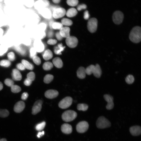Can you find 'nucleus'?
<instances>
[{"instance_id":"1","label":"nucleus","mask_w":141,"mask_h":141,"mask_svg":"<svg viewBox=\"0 0 141 141\" xmlns=\"http://www.w3.org/2000/svg\"><path fill=\"white\" fill-rule=\"evenodd\" d=\"M129 38L132 42L138 43L141 39V28L140 27L136 26L132 29L130 34Z\"/></svg>"},{"instance_id":"2","label":"nucleus","mask_w":141,"mask_h":141,"mask_svg":"<svg viewBox=\"0 0 141 141\" xmlns=\"http://www.w3.org/2000/svg\"><path fill=\"white\" fill-rule=\"evenodd\" d=\"M77 113L74 111L71 110H67L62 114V120L66 122L71 121L74 120L77 117Z\"/></svg>"},{"instance_id":"3","label":"nucleus","mask_w":141,"mask_h":141,"mask_svg":"<svg viewBox=\"0 0 141 141\" xmlns=\"http://www.w3.org/2000/svg\"><path fill=\"white\" fill-rule=\"evenodd\" d=\"M96 125L99 128L103 129L110 127L111 125L110 122L103 116H101L97 119Z\"/></svg>"},{"instance_id":"4","label":"nucleus","mask_w":141,"mask_h":141,"mask_svg":"<svg viewBox=\"0 0 141 141\" xmlns=\"http://www.w3.org/2000/svg\"><path fill=\"white\" fill-rule=\"evenodd\" d=\"M98 25V21L95 18H92L89 19L87 24L88 30L91 33L95 32L97 30Z\"/></svg>"},{"instance_id":"5","label":"nucleus","mask_w":141,"mask_h":141,"mask_svg":"<svg viewBox=\"0 0 141 141\" xmlns=\"http://www.w3.org/2000/svg\"><path fill=\"white\" fill-rule=\"evenodd\" d=\"M124 15L123 13L120 11H116L113 13L112 19L114 23L116 24L121 23L124 19Z\"/></svg>"},{"instance_id":"6","label":"nucleus","mask_w":141,"mask_h":141,"mask_svg":"<svg viewBox=\"0 0 141 141\" xmlns=\"http://www.w3.org/2000/svg\"><path fill=\"white\" fill-rule=\"evenodd\" d=\"M73 99L70 97H67L62 99L59 102L58 106L62 109L68 108L72 104Z\"/></svg>"},{"instance_id":"7","label":"nucleus","mask_w":141,"mask_h":141,"mask_svg":"<svg viewBox=\"0 0 141 141\" xmlns=\"http://www.w3.org/2000/svg\"><path fill=\"white\" fill-rule=\"evenodd\" d=\"M89 125L88 122L85 121L79 122L76 126L77 131L79 133H83L86 132L88 129Z\"/></svg>"},{"instance_id":"8","label":"nucleus","mask_w":141,"mask_h":141,"mask_svg":"<svg viewBox=\"0 0 141 141\" xmlns=\"http://www.w3.org/2000/svg\"><path fill=\"white\" fill-rule=\"evenodd\" d=\"M66 42L67 45L70 48H74L77 45V39L74 36H70L66 38Z\"/></svg>"},{"instance_id":"9","label":"nucleus","mask_w":141,"mask_h":141,"mask_svg":"<svg viewBox=\"0 0 141 141\" xmlns=\"http://www.w3.org/2000/svg\"><path fill=\"white\" fill-rule=\"evenodd\" d=\"M66 14V10L63 8L60 7L54 9L53 13V16L55 19H58L63 17Z\"/></svg>"},{"instance_id":"10","label":"nucleus","mask_w":141,"mask_h":141,"mask_svg":"<svg viewBox=\"0 0 141 141\" xmlns=\"http://www.w3.org/2000/svg\"><path fill=\"white\" fill-rule=\"evenodd\" d=\"M103 97L105 100L107 102L106 106V109L108 110L112 109L114 107L113 97L109 94L104 95Z\"/></svg>"},{"instance_id":"11","label":"nucleus","mask_w":141,"mask_h":141,"mask_svg":"<svg viewBox=\"0 0 141 141\" xmlns=\"http://www.w3.org/2000/svg\"><path fill=\"white\" fill-rule=\"evenodd\" d=\"M43 104L42 101L40 100L36 101L34 103L32 109V114L36 115L41 110Z\"/></svg>"},{"instance_id":"12","label":"nucleus","mask_w":141,"mask_h":141,"mask_svg":"<svg viewBox=\"0 0 141 141\" xmlns=\"http://www.w3.org/2000/svg\"><path fill=\"white\" fill-rule=\"evenodd\" d=\"M25 107V104L24 102L20 101L16 103L15 104L14 110L17 113H20L24 109Z\"/></svg>"},{"instance_id":"13","label":"nucleus","mask_w":141,"mask_h":141,"mask_svg":"<svg viewBox=\"0 0 141 141\" xmlns=\"http://www.w3.org/2000/svg\"><path fill=\"white\" fill-rule=\"evenodd\" d=\"M58 95L57 91L54 90H49L46 91L45 93V97L49 99H52L57 97Z\"/></svg>"},{"instance_id":"14","label":"nucleus","mask_w":141,"mask_h":141,"mask_svg":"<svg viewBox=\"0 0 141 141\" xmlns=\"http://www.w3.org/2000/svg\"><path fill=\"white\" fill-rule=\"evenodd\" d=\"M131 134L133 136H138L141 133V128L139 126H134L131 127L130 128Z\"/></svg>"},{"instance_id":"15","label":"nucleus","mask_w":141,"mask_h":141,"mask_svg":"<svg viewBox=\"0 0 141 141\" xmlns=\"http://www.w3.org/2000/svg\"><path fill=\"white\" fill-rule=\"evenodd\" d=\"M34 48L37 52H41L44 49V45L42 42L39 40H37L34 43Z\"/></svg>"},{"instance_id":"16","label":"nucleus","mask_w":141,"mask_h":141,"mask_svg":"<svg viewBox=\"0 0 141 141\" xmlns=\"http://www.w3.org/2000/svg\"><path fill=\"white\" fill-rule=\"evenodd\" d=\"M62 131L66 134L70 133L72 131V127L71 125L67 124H64L62 125L61 127Z\"/></svg>"},{"instance_id":"17","label":"nucleus","mask_w":141,"mask_h":141,"mask_svg":"<svg viewBox=\"0 0 141 141\" xmlns=\"http://www.w3.org/2000/svg\"><path fill=\"white\" fill-rule=\"evenodd\" d=\"M70 29L68 27H62L60 30L59 33L62 37L67 38L70 36Z\"/></svg>"},{"instance_id":"18","label":"nucleus","mask_w":141,"mask_h":141,"mask_svg":"<svg viewBox=\"0 0 141 141\" xmlns=\"http://www.w3.org/2000/svg\"><path fill=\"white\" fill-rule=\"evenodd\" d=\"M12 76L13 79L15 81H19L21 80L22 75L18 69H14L13 70Z\"/></svg>"},{"instance_id":"19","label":"nucleus","mask_w":141,"mask_h":141,"mask_svg":"<svg viewBox=\"0 0 141 141\" xmlns=\"http://www.w3.org/2000/svg\"><path fill=\"white\" fill-rule=\"evenodd\" d=\"M77 76L80 79L84 78L86 74L85 69L83 67H79L77 70Z\"/></svg>"},{"instance_id":"20","label":"nucleus","mask_w":141,"mask_h":141,"mask_svg":"<svg viewBox=\"0 0 141 141\" xmlns=\"http://www.w3.org/2000/svg\"><path fill=\"white\" fill-rule=\"evenodd\" d=\"M53 64L57 68H60L63 66V63L61 59L59 57L55 58L52 60Z\"/></svg>"},{"instance_id":"21","label":"nucleus","mask_w":141,"mask_h":141,"mask_svg":"<svg viewBox=\"0 0 141 141\" xmlns=\"http://www.w3.org/2000/svg\"><path fill=\"white\" fill-rule=\"evenodd\" d=\"M35 8L38 10H40L46 7L44 2L42 0H38L34 4Z\"/></svg>"},{"instance_id":"22","label":"nucleus","mask_w":141,"mask_h":141,"mask_svg":"<svg viewBox=\"0 0 141 141\" xmlns=\"http://www.w3.org/2000/svg\"><path fill=\"white\" fill-rule=\"evenodd\" d=\"M94 75L97 78H99L102 74V70L99 65L98 64L95 66L94 72L93 73Z\"/></svg>"},{"instance_id":"23","label":"nucleus","mask_w":141,"mask_h":141,"mask_svg":"<svg viewBox=\"0 0 141 141\" xmlns=\"http://www.w3.org/2000/svg\"><path fill=\"white\" fill-rule=\"evenodd\" d=\"M53 54L52 51L49 49L46 50L43 54V59L45 60H48L52 58Z\"/></svg>"},{"instance_id":"24","label":"nucleus","mask_w":141,"mask_h":141,"mask_svg":"<svg viewBox=\"0 0 141 141\" xmlns=\"http://www.w3.org/2000/svg\"><path fill=\"white\" fill-rule=\"evenodd\" d=\"M65 48V46H63L62 43L59 44L55 47L54 53L57 55H61V52L64 50Z\"/></svg>"},{"instance_id":"25","label":"nucleus","mask_w":141,"mask_h":141,"mask_svg":"<svg viewBox=\"0 0 141 141\" xmlns=\"http://www.w3.org/2000/svg\"><path fill=\"white\" fill-rule=\"evenodd\" d=\"M77 10L74 8H71L68 10L66 13V16L69 17H72L75 16L77 13Z\"/></svg>"},{"instance_id":"26","label":"nucleus","mask_w":141,"mask_h":141,"mask_svg":"<svg viewBox=\"0 0 141 141\" xmlns=\"http://www.w3.org/2000/svg\"><path fill=\"white\" fill-rule=\"evenodd\" d=\"M22 63L24 65L25 68L27 69L32 70L34 68L33 64L25 60H23L21 61Z\"/></svg>"},{"instance_id":"27","label":"nucleus","mask_w":141,"mask_h":141,"mask_svg":"<svg viewBox=\"0 0 141 141\" xmlns=\"http://www.w3.org/2000/svg\"><path fill=\"white\" fill-rule=\"evenodd\" d=\"M53 67V64L51 62L49 61L44 63L43 66L44 69L46 70H50Z\"/></svg>"},{"instance_id":"28","label":"nucleus","mask_w":141,"mask_h":141,"mask_svg":"<svg viewBox=\"0 0 141 141\" xmlns=\"http://www.w3.org/2000/svg\"><path fill=\"white\" fill-rule=\"evenodd\" d=\"M95 67V66L93 65H91L87 67L85 69L86 74L90 75L93 73Z\"/></svg>"},{"instance_id":"29","label":"nucleus","mask_w":141,"mask_h":141,"mask_svg":"<svg viewBox=\"0 0 141 141\" xmlns=\"http://www.w3.org/2000/svg\"><path fill=\"white\" fill-rule=\"evenodd\" d=\"M54 78L53 76L50 74H48L45 75L44 78V83L48 84L51 82Z\"/></svg>"},{"instance_id":"30","label":"nucleus","mask_w":141,"mask_h":141,"mask_svg":"<svg viewBox=\"0 0 141 141\" xmlns=\"http://www.w3.org/2000/svg\"><path fill=\"white\" fill-rule=\"evenodd\" d=\"M61 24L62 25L66 26H70L72 24V21L70 19L66 18H63L61 21Z\"/></svg>"},{"instance_id":"31","label":"nucleus","mask_w":141,"mask_h":141,"mask_svg":"<svg viewBox=\"0 0 141 141\" xmlns=\"http://www.w3.org/2000/svg\"><path fill=\"white\" fill-rule=\"evenodd\" d=\"M88 108V106L85 104H79L77 106V109L79 110L85 111Z\"/></svg>"},{"instance_id":"32","label":"nucleus","mask_w":141,"mask_h":141,"mask_svg":"<svg viewBox=\"0 0 141 141\" xmlns=\"http://www.w3.org/2000/svg\"><path fill=\"white\" fill-rule=\"evenodd\" d=\"M9 114V111L7 109H0V117L5 118L7 117Z\"/></svg>"},{"instance_id":"33","label":"nucleus","mask_w":141,"mask_h":141,"mask_svg":"<svg viewBox=\"0 0 141 141\" xmlns=\"http://www.w3.org/2000/svg\"><path fill=\"white\" fill-rule=\"evenodd\" d=\"M11 64V62L8 60H3L0 62V65L5 67H8Z\"/></svg>"},{"instance_id":"34","label":"nucleus","mask_w":141,"mask_h":141,"mask_svg":"<svg viewBox=\"0 0 141 141\" xmlns=\"http://www.w3.org/2000/svg\"><path fill=\"white\" fill-rule=\"evenodd\" d=\"M134 79L133 76L132 75H128L125 79L126 83L128 84H132L134 82Z\"/></svg>"},{"instance_id":"35","label":"nucleus","mask_w":141,"mask_h":141,"mask_svg":"<svg viewBox=\"0 0 141 141\" xmlns=\"http://www.w3.org/2000/svg\"><path fill=\"white\" fill-rule=\"evenodd\" d=\"M52 28L55 30H60L63 27V25L61 23L59 22H54L52 25Z\"/></svg>"},{"instance_id":"36","label":"nucleus","mask_w":141,"mask_h":141,"mask_svg":"<svg viewBox=\"0 0 141 141\" xmlns=\"http://www.w3.org/2000/svg\"><path fill=\"white\" fill-rule=\"evenodd\" d=\"M21 90V88L16 85H13L11 87V91L13 93H16L20 92Z\"/></svg>"},{"instance_id":"37","label":"nucleus","mask_w":141,"mask_h":141,"mask_svg":"<svg viewBox=\"0 0 141 141\" xmlns=\"http://www.w3.org/2000/svg\"><path fill=\"white\" fill-rule=\"evenodd\" d=\"M45 125V122L43 121L37 125L36 127V129L38 131H40L43 130Z\"/></svg>"},{"instance_id":"38","label":"nucleus","mask_w":141,"mask_h":141,"mask_svg":"<svg viewBox=\"0 0 141 141\" xmlns=\"http://www.w3.org/2000/svg\"><path fill=\"white\" fill-rule=\"evenodd\" d=\"M66 2L69 6L74 7L78 4L79 2L78 0H67Z\"/></svg>"},{"instance_id":"39","label":"nucleus","mask_w":141,"mask_h":141,"mask_svg":"<svg viewBox=\"0 0 141 141\" xmlns=\"http://www.w3.org/2000/svg\"><path fill=\"white\" fill-rule=\"evenodd\" d=\"M24 4L27 7H31L34 4V0H24Z\"/></svg>"},{"instance_id":"40","label":"nucleus","mask_w":141,"mask_h":141,"mask_svg":"<svg viewBox=\"0 0 141 141\" xmlns=\"http://www.w3.org/2000/svg\"><path fill=\"white\" fill-rule=\"evenodd\" d=\"M35 78V74L33 72H30L27 75V78L32 81L34 80Z\"/></svg>"},{"instance_id":"41","label":"nucleus","mask_w":141,"mask_h":141,"mask_svg":"<svg viewBox=\"0 0 141 141\" xmlns=\"http://www.w3.org/2000/svg\"><path fill=\"white\" fill-rule=\"evenodd\" d=\"M8 48L5 46L0 45V56L3 55L8 50Z\"/></svg>"},{"instance_id":"42","label":"nucleus","mask_w":141,"mask_h":141,"mask_svg":"<svg viewBox=\"0 0 141 141\" xmlns=\"http://www.w3.org/2000/svg\"><path fill=\"white\" fill-rule=\"evenodd\" d=\"M7 57L9 60L13 61L15 58L14 53L13 52H10L8 53L7 54Z\"/></svg>"},{"instance_id":"43","label":"nucleus","mask_w":141,"mask_h":141,"mask_svg":"<svg viewBox=\"0 0 141 141\" xmlns=\"http://www.w3.org/2000/svg\"><path fill=\"white\" fill-rule=\"evenodd\" d=\"M4 83L7 86L11 87L14 85V82L13 80L9 79H7L4 81Z\"/></svg>"},{"instance_id":"44","label":"nucleus","mask_w":141,"mask_h":141,"mask_svg":"<svg viewBox=\"0 0 141 141\" xmlns=\"http://www.w3.org/2000/svg\"><path fill=\"white\" fill-rule=\"evenodd\" d=\"M33 62L37 65H39L41 63V61L40 58L38 56H35L33 58Z\"/></svg>"},{"instance_id":"45","label":"nucleus","mask_w":141,"mask_h":141,"mask_svg":"<svg viewBox=\"0 0 141 141\" xmlns=\"http://www.w3.org/2000/svg\"><path fill=\"white\" fill-rule=\"evenodd\" d=\"M30 57L32 58L36 56L37 51L34 48H32L30 49Z\"/></svg>"},{"instance_id":"46","label":"nucleus","mask_w":141,"mask_h":141,"mask_svg":"<svg viewBox=\"0 0 141 141\" xmlns=\"http://www.w3.org/2000/svg\"><path fill=\"white\" fill-rule=\"evenodd\" d=\"M86 5L85 4H82L79 5L77 7V9L78 11H80L83 9H86Z\"/></svg>"},{"instance_id":"47","label":"nucleus","mask_w":141,"mask_h":141,"mask_svg":"<svg viewBox=\"0 0 141 141\" xmlns=\"http://www.w3.org/2000/svg\"><path fill=\"white\" fill-rule=\"evenodd\" d=\"M17 68L19 70H25V68L22 63H19L16 66Z\"/></svg>"},{"instance_id":"48","label":"nucleus","mask_w":141,"mask_h":141,"mask_svg":"<svg viewBox=\"0 0 141 141\" xmlns=\"http://www.w3.org/2000/svg\"><path fill=\"white\" fill-rule=\"evenodd\" d=\"M57 43V40L56 39H50L47 41L48 44L51 45H54L56 44Z\"/></svg>"},{"instance_id":"49","label":"nucleus","mask_w":141,"mask_h":141,"mask_svg":"<svg viewBox=\"0 0 141 141\" xmlns=\"http://www.w3.org/2000/svg\"><path fill=\"white\" fill-rule=\"evenodd\" d=\"M90 17L88 11L86 10L84 13V18L85 20H87L89 19Z\"/></svg>"},{"instance_id":"50","label":"nucleus","mask_w":141,"mask_h":141,"mask_svg":"<svg viewBox=\"0 0 141 141\" xmlns=\"http://www.w3.org/2000/svg\"><path fill=\"white\" fill-rule=\"evenodd\" d=\"M32 81L27 78L25 80L24 83V84L26 86H29L32 84Z\"/></svg>"},{"instance_id":"51","label":"nucleus","mask_w":141,"mask_h":141,"mask_svg":"<svg viewBox=\"0 0 141 141\" xmlns=\"http://www.w3.org/2000/svg\"><path fill=\"white\" fill-rule=\"evenodd\" d=\"M28 95L27 92L23 93L21 95V98L23 100H25L27 98Z\"/></svg>"},{"instance_id":"52","label":"nucleus","mask_w":141,"mask_h":141,"mask_svg":"<svg viewBox=\"0 0 141 141\" xmlns=\"http://www.w3.org/2000/svg\"><path fill=\"white\" fill-rule=\"evenodd\" d=\"M55 35L56 37L58 40L60 41L62 39L63 37L60 34L59 32L56 33Z\"/></svg>"},{"instance_id":"53","label":"nucleus","mask_w":141,"mask_h":141,"mask_svg":"<svg viewBox=\"0 0 141 141\" xmlns=\"http://www.w3.org/2000/svg\"><path fill=\"white\" fill-rule=\"evenodd\" d=\"M44 133V132L43 131L42 132H39L38 133L37 135V137H38L39 138L40 137L43 136Z\"/></svg>"},{"instance_id":"54","label":"nucleus","mask_w":141,"mask_h":141,"mask_svg":"<svg viewBox=\"0 0 141 141\" xmlns=\"http://www.w3.org/2000/svg\"><path fill=\"white\" fill-rule=\"evenodd\" d=\"M45 3L46 7L50 5L49 1L48 0H42Z\"/></svg>"},{"instance_id":"55","label":"nucleus","mask_w":141,"mask_h":141,"mask_svg":"<svg viewBox=\"0 0 141 141\" xmlns=\"http://www.w3.org/2000/svg\"><path fill=\"white\" fill-rule=\"evenodd\" d=\"M3 34V30L2 28H0V39L2 37Z\"/></svg>"},{"instance_id":"56","label":"nucleus","mask_w":141,"mask_h":141,"mask_svg":"<svg viewBox=\"0 0 141 141\" xmlns=\"http://www.w3.org/2000/svg\"><path fill=\"white\" fill-rule=\"evenodd\" d=\"M53 2L55 3H58L61 0H52Z\"/></svg>"},{"instance_id":"57","label":"nucleus","mask_w":141,"mask_h":141,"mask_svg":"<svg viewBox=\"0 0 141 141\" xmlns=\"http://www.w3.org/2000/svg\"><path fill=\"white\" fill-rule=\"evenodd\" d=\"M3 88V85L2 83L0 81V91Z\"/></svg>"},{"instance_id":"58","label":"nucleus","mask_w":141,"mask_h":141,"mask_svg":"<svg viewBox=\"0 0 141 141\" xmlns=\"http://www.w3.org/2000/svg\"><path fill=\"white\" fill-rule=\"evenodd\" d=\"M0 141H7V139L5 138H3L0 139Z\"/></svg>"},{"instance_id":"59","label":"nucleus","mask_w":141,"mask_h":141,"mask_svg":"<svg viewBox=\"0 0 141 141\" xmlns=\"http://www.w3.org/2000/svg\"><path fill=\"white\" fill-rule=\"evenodd\" d=\"M3 0H0V2H1V1H2Z\"/></svg>"}]
</instances>
